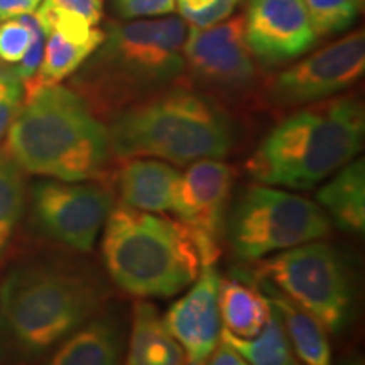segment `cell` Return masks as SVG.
Wrapping results in <instances>:
<instances>
[{
  "instance_id": "cell-1",
  "label": "cell",
  "mask_w": 365,
  "mask_h": 365,
  "mask_svg": "<svg viewBox=\"0 0 365 365\" xmlns=\"http://www.w3.org/2000/svg\"><path fill=\"white\" fill-rule=\"evenodd\" d=\"M110 287L98 269L76 261L14 267L0 289V360L29 362L103 312Z\"/></svg>"
},
{
  "instance_id": "cell-2",
  "label": "cell",
  "mask_w": 365,
  "mask_h": 365,
  "mask_svg": "<svg viewBox=\"0 0 365 365\" xmlns=\"http://www.w3.org/2000/svg\"><path fill=\"white\" fill-rule=\"evenodd\" d=\"M4 148L29 175L98 181L112 159L108 127L75 90L48 85L24 90Z\"/></svg>"
},
{
  "instance_id": "cell-3",
  "label": "cell",
  "mask_w": 365,
  "mask_h": 365,
  "mask_svg": "<svg viewBox=\"0 0 365 365\" xmlns=\"http://www.w3.org/2000/svg\"><path fill=\"white\" fill-rule=\"evenodd\" d=\"M103 33L75 80V91L98 117L170 88L186 70L188 26L181 17L108 22Z\"/></svg>"
},
{
  "instance_id": "cell-4",
  "label": "cell",
  "mask_w": 365,
  "mask_h": 365,
  "mask_svg": "<svg viewBox=\"0 0 365 365\" xmlns=\"http://www.w3.org/2000/svg\"><path fill=\"white\" fill-rule=\"evenodd\" d=\"M112 154L154 158L176 166L222 159L237 144L234 118L212 95L170 86L110 115Z\"/></svg>"
},
{
  "instance_id": "cell-5",
  "label": "cell",
  "mask_w": 365,
  "mask_h": 365,
  "mask_svg": "<svg viewBox=\"0 0 365 365\" xmlns=\"http://www.w3.org/2000/svg\"><path fill=\"white\" fill-rule=\"evenodd\" d=\"M364 134V103L357 97L327 98L281 120L245 168L261 185L313 190L359 156Z\"/></svg>"
},
{
  "instance_id": "cell-6",
  "label": "cell",
  "mask_w": 365,
  "mask_h": 365,
  "mask_svg": "<svg viewBox=\"0 0 365 365\" xmlns=\"http://www.w3.org/2000/svg\"><path fill=\"white\" fill-rule=\"evenodd\" d=\"M103 267L110 281L139 299L170 298L202 271L195 240L181 222L113 205L103 225Z\"/></svg>"
},
{
  "instance_id": "cell-7",
  "label": "cell",
  "mask_w": 365,
  "mask_h": 365,
  "mask_svg": "<svg viewBox=\"0 0 365 365\" xmlns=\"http://www.w3.org/2000/svg\"><path fill=\"white\" fill-rule=\"evenodd\" d=\"M318 203L269 185L247 186L228 207L223 235L240 261H261L330 234Z\"/></svg>"
},
{
  "instance_id": "cell-8",
  "label": "cell",
  "mask_w": 365,
  "mask_h": 365,
  "mask_svg": "<svg viewBox=\"0 0 365 365\" xmlns=\"http://www.w3.org/2000/svg\"><path fill=\"white\" fill-rule=\"evenodd\" d=\"M255 276L317 318L327 331L349 327L355 303L352 272L328 242L313 240L269 255Z\"/></svg>"
},
{
  "instance_id": "cell-9",
  "label": "cell",
  "mask_w": 365,
  "mask_h": 365,
  "mask_svg": "<svg viewBox=\"0 0 365 365\" xmlns=\"http://www.w3.org/2000/svg\"><path fill=\"white\" fill-rule=\"evenodd\" d=\"M31 218L39 234L80 254L98 240L113 207V191L102 181L41 180L29 191Z\"/></svg>"
},
{
  "instance_id": "cell-10",
  "label": "cell",
  "mask_w": 365,
  "mask_h": 365,
  "mask_svg": "<svg viewBox=\"0 0 365 365\" xmlns=\"http://www.w3.org/2000/svg\"><path fill=\"white\" fill-rule=\"evenodd\" d=\"M234 185L235 170L220 159H200L181 173L171 212L195 240L202 266H215L222 254Z\"/></svg>"
},
{
  "instance_id": "cell-11",
  "label": "cell",
  "mask_w": 365,
  "mask_h": 365,
  "mask_svg": "<svg viewBox=\"0 0 365 365\" xmlns=\"http://www.w3.org/2000/svg\"><path fill=\"white\" fill-rule=\"evenodd\" d=\"M364 71L365 36L357 29L274 76L267 98L277 107L322 102L357 83Z\"/></svg>"
},
{
  "instance_id": "cell-12",
  "label": "cell",
  "mask_w": 365,
  "mask_h": 365,
  "mask_svg": "<svg viewBox=\"0 0 365 365\" xmlns=\"http://www.w3.org/2000/svg\"><path fill=\"white\" fill-rule=\"evenodd\" d=\"M182 54L195 83L218 93H244L257 76L254 56L245 43L244 16L207 29L191 27Z\"/></svg>"
},
{
  "instance_id": "cell-13",
  "label": "cell",
  "mask_w": 365,
  "mask_h": 365,
  "mask_svg": "<svg viewBox=\"0 0 365 365\" xmlns=\"http://www.w3.org/2000/svg\"><path fill=\"white\" fill-rule=\"evenodd\" d=\"M244 36L252 56L264 66L298 59L318 39L304 0H250Z\"/></svg>"
},
{
  "instance_id": "cell-14",
  "label": "cell",
  "mask_w": 365,
  "mask_h": 365,
  "mask_svg": "<svg viewBox=\"0 0 365 365\" xmlns=\"http://www.w3.org/2000/svg\"><path fill=\"white\" fill-rule=\"evenodd\" d=\"M215 266H202L196 281L164 317V325L185 352L186 365H205L220 344L222 319L218 309Z\"/></svg>"
},
{
  "instance_id": "cell-15",
  "label": "cell",
  "mask_w": 365,
  "mask_h": 365,
  "mask_svg": "<svg viewBox=\"0 0 365 365\" xmlns=\"http://www.w3.org/2000/svg\"><path fill=\"white\" fill-rule=\"evenodd\" d=\"M117 171L120 203L150 213H168L175 205L181 173L154 158L122 159Z\"/></svg>"
},
{
  "instance_id": "cell-16",
  "label": "cell",
  "mask_w": 365,
  "mask_h": 365,
  "mask_svg": "<svg viewBox=\"0 0 365 365\" xmlns=\"http://www.w3.org/2000/svg\"><path fill=\"white\" fill-rule=\"evenodd\" d=\"M124 327L113 312H100L54 346L44 365H122Z\"/></svg>"
},
{
  "instance_id": "cell-17",
  "label": "cell",
  "mask_w": 365,
  "mask_h": 365,
  "mask_svg": "<svg viewBox=\"0 0 365 365\" xmlns=\"http://www.w3.org/2000/svg\"><path fill=\"white\" fill-rule=\"evenodd\" d=\"M330 178L318 190V205L341 232L362 235L365 232L364 158L352 159Z\"/></svg>"
},
{
  "instance_id": "cell-18",
  "label": "cell",
  "mask_w": 365,
  "mask_h": 365,
  "mask_svg": "<svg viewBox=\"0 0 365 365\" xmlns=\"http://www.w3.org/2000/svg\"><path fill=\"white\" fill-rule=\"evenodd\" d=\"M124 365H186L185 352L168 331L158 308L149 301H137L132 309Z\"/></svg>"
},
{
  "instance_id": "cell-19",
  "label": "cell",
  "mask_w": 365,
  "mask_h": 365,
  "mask_svg": "<svg viewBox=\"0 0 365 365\" xmlns=\"http://www.w3.org/2000/svg\"><path fill=\"white\" fill-rule=\"evenodd\" d=\"M262 293L279 317L291 349L301 365H331V346L328 331L312 314L296 307L272 286L261 281Z\"/></svg>"
},
{
  "instance_id": "cell-20",
  "label": "cell",
  "mask_w": 365,
  "mask_h": 365,
  "mask_svg": "<svg viewBox=\"0 0 365 365\" xmlns=\"http://www.w3.org/2000/svg\"><path fill=\"white\" fill-rule=\"evenodd\" d=\"M218 309L223 330L239 336L252 339L259 335L271 317V304L257 287L245 284L239 277L220 279Z\"/></svg>"
},
{
  "instance_id": "cell-21",
  "label": "cell",
  "mask_w": 365,
  "mask_h": 365,
  "mask_svg": "<svg viewBox=\"0 0 365 365\" xmlns=\"http://www.w3.org/2000/svg\"><path fill=\"white\" fill-rule=\"evenodd\" d=\"M220 340L250 365H301L291 349L279 317L271 308L266 327L252 339H239L222 328Z\"/></svg>"
},
{
  "instance_id": "cell-22",
  "label": "cell",
  "mask_w": 365,
  "mask_h": 365,
  "mask_svg": "<svg viewBox=\"0 0 365 365\" xmlns=\"http://www.w3.org/2000/svg\"><path fill=\"white\" fill-rule=\"evenodd\" d=\"M102 41H90L85 44L71 43L56 33H46V44L39 70L31 80L24 81V90L39 86L59 85L63 80L76 73Z\"/></svg>"
},
{
  "instance_id": "cell-23",
  "label": "cell",
  "mask_w": 365,
  "mask_h": 365,
  "mask_svg": "<svg viewBox=\"0 0 365 365\" xmlns=\"http://www.w3.org/2000/svg\"><path fill=\"white\" fill-rule=\"evenodd\" d=\"M27 202L26 176L6 148L0 149V261L11 247Z\"/></svg>"
},
{
  "instance_id": "cell-24",
  "label": "cell",
  "mask_w": 365,
  "mask_h": 365,
  "mask_svg": "<svg viewBox=\"0 0 365 365\" xmlns=\"http://www.w3.org/2000/svg\"><path fill=\"white\" fill-rule=\"evenodd\" d=\"M317 38L340 34L357 21L364 0H304Z\"/></svg>"
},
{
  "instance_id": "cell-25",
  "label": "cell",
  "mask_w": 365,
  "mask_h": 365,
  "mask_svg": "<svg viewBox=\"0 0 365 365\" xmlns=\"http://www.w3.org/2000/svg\"><path fill=\"white\" fill-rule=\"evenodd\" d=\"M34 16L44 33H56L71 43L85 44L90 41H103L105 33L102 29L91 26L78 14L53 6V4L43 2Z\"/></svg>"
},
{
  "instance_id": "cell-26",
  "label": "cell",
  "mask_w": 365,
  "mask_h": 365,
  "mask_svg": "<svg viewBox=\"0 0 365 365\" xmlns=\"http://www.w3.org/2000/svg\"><path fill=\"white\" fill-rule=\"evenodd\" d=\"M34 22V14L0 19V63L2 65L12 68L24 58L33 41Z\"/></svg>"
},
{
  "instance_id": "cell-27",
  "label": "cell",
  "mask_w": 365,
  "mask_h": 365,
  "mask_svg": "<svg viewBox=\"0 0 365 365\" xmlns=\"http://www.w3.org/2000/svg\"><path fill=\"white\" fill-rule=\"evenodd\" d=\"M24 102V83L7 73L0 75V140L9 132L21 105Z\"/></svg>"
},
{
  "instance_id": "cell-28",
  "label": "cell",
  "mask_w": 365,
  "mask_h": 365,
  "mask_svg": "<svg viewBox=\"0 0 365 365\" xmlns=\"http://www.w3.org/2000/svg\"><path fill=\"white\" fill-rule=\"evenodd\" d=\"M113 14L122 21L170 16L176 11V0H112Z\"/></svg>"
},
{
  "instance_id": "cell-29",
  "label": "cell",
  "mask_w": 365,
  "mask_h": 365,
  "mask_svg": "<svg viewBox=\"0 0 365 365\" xmlns=\"http://www.w3.org/2000/svg\"><path fill=\"white\" fill-rule=\"evenodd\" d=\"M239 0H215L202 11H181L182 21H186L191 27L207 29L227 21L235 11Z\"/></svg>"
},
{
  "instance_id": "cell-30",
  "label": "cell",
  "mask_w": 365,
  "mask_h": 365,
  "mask_svg": "<svg viewBox=\"0 0 365 365\" xmlns=\"http://www.w3.org/2000/svg\"><path fill=\"white\" fill-rule=\"evenodd\" d=\"M44 2L78 14V16L85 17L95 27L100 24V21L103 17L102 0H44Z\"/></svg>"
},
{
  "instance_id": "cell-31",
  "label": "cell",
  "mask_w": 365,
  "mask_h": 365,
  "mask_svg": "<svg viewBox=\"0 0 365 365\" xmlns=\"http://www.w3.org/2000/svg\"><path fill=\"white\" fill-rule=\"evenodd\" d=\"M41 0H0V19L34 14Z\"/></svg>"
},
{
  "instance_id": "cell-32",
  "label": "cell",
  "mask_w": 365,
  "mask_h": 365,
  "mask_svg": "<svg viewBox=\"0 0 365 365\" xmlns=\"http://www.w3.org/2000/svg\"><path fill=\"white\" fill-rule=\"evenodd\" d=\"M222 341V340H220ZM205 365H250L235 352L234 349H230L227 344H218L215 352L212 354V357L208 359V362Z\"/></svg>"
},
{
  "instance_id": "cell-33",
  "label": "cell",
  "mask_w": 365,
  "mask_h": 365,
  "mask_svg": "<svg viewBox=\"0 0 365 365\" xmlns=\"http://www.w3.org/2000/svg\"><path fill=\"white\" fill-rule=\"evenodd\" d=\"M178 11H202V9L208 7L210 4L215 0H176Z\"/></svg>"
},
{
  "instance_id": "cell-34",
  "label": "cell",
  "mask_w": 365,
  "mask_h": 365,
  "mask_svg": "<svg viewBox=\"0 0 365 365\" xmlns=\"http://www.w3.org/2000/svg\"><path fill=\"white\" fill-rule=\"evenodd\" d=\"M340 365H364V359L359 357V355H352V357L341 359Z\"/></svg>"
}]
</instances>
